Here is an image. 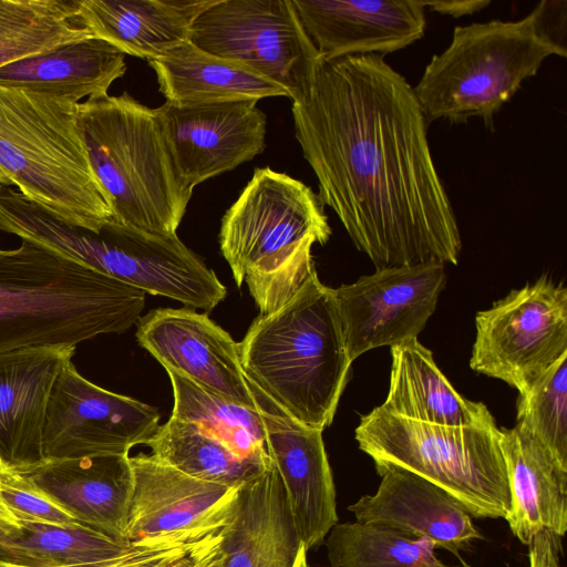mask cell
I'll return each mask as SVG.
<instances>
[{
	"label": "cell",
	"mask_w": 567,
	"mask_h": 567,
	"mask_svg": "<svg viewBox=\"0 0 567 567\" xmlns=\"http://www.w3.org/2000/svg\"><path fill=\"white\" fill-rule=\"evenodd\" d=\"M291 111L320 204L375 269L458 262L460 228L429 123L411 84L383 56L322 61Z\"/></svg>",
	"instance_id": "obj_1"
},
{
	"label": "cell",
	"mask_w": 567,
	"mask_h": 567,
	"mask_svg": "<svg viewBox=\"0 0 567 567\" xmlns=\"http://www.w3.org/2000/svg\"><path fill=\"white\" fill-rule=\"evenodd\" d=\"M146 293L84 264L22 240L0 248V353L31 346H74L122 333Z\"/></svg>",
	"instance_id": "obj_2"
},
{
	"label": "cell",
	"mask_w": 567,
	"mask_h": 567,
	"mask_svg": "<svg viewBox=\"0 0 567 567\" xmlns=\"http://www.w3.org/2000/svg\"><path fill=\"white\" fill-rule=\"evenodd\" d=\"M238 348L249 383L285 414L321 431L332 423L352 362L334 289L315 268L287 302L254 320Z\"/></svg>",
	"instance_id": "obj_3"
},
{
	"label": "cell",
	"mask_w": 567,
	"mask_h": 567,
	"mask_svg": "<svg viewBox=\"0 0 567 567\" xmlns=\"http://www.w3.org/2000/svg\"><path fill=\"white\" fill-rule=\"evenodd\" d=\"M322 207L301 181L264 167L221 218L220 251L261 316L287 302L315 268L311 247L331 235Z\"/></svg>",
	"instance_id": "obj_4"
},
{
	"label": "cell",
	"mask_w": 567,
	"mask_h": 567,
	"mask_svg": "<svg viewBox=\"0 0 567 567\" xmlns=\"http://www.w3.org/2000/svg\"><path fill=\"white\" fill-rule=\"evenodd\" d=\"M78 105L0 84V171L56 219L99 233L113 215L80 134Z\"/></svg>",
	"instance_id": "obj_5"
},
{
	"label": "cell",
	"mask_w": 567,
	"mask_h": 567,
	"mask_svg": "<svg viewBox=\"0 0 567 567\" xmlns=\"http://www.w3.org/2000/svg\"><path fill=\"white\" fill-rule=\"evenodd\" d=\"M78 125L113 220L154 234H176L193 190L182 182L156 109L127 92L80 102Z\"/></svg>",
	"instance_id": "obj_6"
},
{
	"label": "cell",
	"mask_w": 567,
	"mask_h": 567,
	"mask_svg": "<svg viewBox=\"0 0 567 567\" xmlns=\"http://www.w3.org/2000/svg\"><path fill=\"white\" fill-rule=\"evenodd\" d=\"M0 230L84 264L145 293L213 310L226 287L176 234L162 235L114 220L99 233L56 219L20 192L0 205Z\"/></svg>",
	"instance_id": "obj_7"
},
{
	"label": "cell",
	"mask_w": 567,
	"mask_h": 567,
	"mask_svg": "<svg viewBox=\"0 0 567 567\" xmlns=\"http://www.w3.org/2000/svg\"><path fill=\"white\" fill-rule=\"evenodd\" d=\"M551 55L565 58L567 50L545 34L533 11L518 21L458 25L413 90L427 123L464 124L481 117L492 125L494 115Z\"/></svg>",
	"instance_id": "obj_8"
},
{
	"label": "cell",
	"mask_w": 567,
	"mask_h": 567,
	"mask_svg": "<svg viewBox=\"0 0 567 567\" xmlns=\"http://www.w3.org/2000/svg\"><path fill=\"white\" fill-rule=\"evenodd\" d=\"M354 437L377 473L396 466L420 475L450 494L473 518H505L511 509L496 424H430L377 406L360 417Z\"/></svg>",
	"instance_id": "obj_9"
},
{
	"label": "cell",
	"mask_w": 567,
	"mask_h": 567,
	"mask_svg": "<svg viewBox=\"0 0 567 567\" xmlns=\"http://www.w3.org/2000/svg\"><path fill=\"white\" fill-rule=\"evenodd\" d=\"M188 41L274 81L292 102L308 93L322 63L292 0H216L193 22Z\"/></svg>",
	"instance_id": "obj_10"
},
{
	"label": "cell",
	"mask_w": 567,
	"mask_h": 567,
	"mask_svg": "<svg viewBox=\"0 0 567 567\" xmlns=\"http://www.w3.org/2000/svg\"><path fill=\"white\" fill-rule=\"evenodd\" d=\"M470 367L523 394L567 354V288L546 275L475 317Z\"/></svg>",
	"instance_id": "obj_11"
},
{
	"label": "cell",
	"mask_w": 567,
	"mask_h": 567,
	"mask_svg": "<svg viewBox=\"0 0 567 567\" xmlns=\"http://www.w3.org/2000/svg\"><path fill=\"white\" fill-rule=\"evenodd\" d=\"M158 422L157 409L90 382L70 361L48 404L43 458L128 454L154 436Z\"/></svg>",
	"instance_id": "obj_12"
},
{
	"label": "cell",
	"mask_w": 567,
	"mask_h": 567,
	"mask_svg": "<svg viewBox=\"0 0 567 567\" xmlns=\"http://www.w3.org/2000/svg\"><path fill=\"white\" fill-rule=\"evenodd\" d=\"M446 285L445 265L375 269L334 289L351 362L369 350L417 339Z\"/></svg>",
	"instance_id": "obj_13"
},
{
	"label": "cell",
	"mask_w": 567,
	"mask_h": 567,
	"mask_svg": "<svg viewBox=\"0 0 567 567\" xmlns=\"http://www.w3.org/2000/svg\"><path fill=\"white\" fill-rule=\"evenodd\" d=\"M257 102H165L156 109L175 168L188 189L264 152L267 122Z\"/></svg>",
	"instance_id": "obj_14"
},
{
	"label": "cell",
	"mask_w": 567,
	"mask_h": 567,
	"mask_svg": "<svg viewBox=\"0 0 567 567\" xmlns=\"http://www.w3.org/2000/svg\"><path fill=\"white\" fill-rule=\"evenodd\" d=\"M511 509L504 518L527 547L528 567H563L567 532V467L515 425L501 429Z\"/></svg>",
	"instance_id": "obj_15"
},
{
	"label": "cell",
	"mask_w": 567,
	"mask_h": 567,
	"mask_svg": "<svg viewBox=\"0 0 567 567\" xmlns=\"http://www.w3.org/2000/svg\"><path fill=\"white\" fill-rule=\"evenodd\" d=\"M266 447L280 476L293 524L307 551L338 523L337 494L322 432L295 421L251 383Z\"/></svg>",
	"instance_id": "obj_16"
},
{
	"label": "cell",
	"mask_w": 567,
	"mask_h": 567,
	"mask_svg": "<svg viewBox=\"0 0 567 567\" xmlns=\"http://www.w3.org/2000/svg\"><path fill=\"white\" fill-rule=\"evenodd\" d=\"M136 339L165 370L257 410L238 343L206 315L188 308L152 310L138 318Z\"/></svg>",
	"instance_id": "obj_17"
},
{
	"label": "cell",
	"mask_w": 567,
	"mask_h": 567,
	"mask_svg": "<svg viewBox=\"0 0 567 567\" xmlns=\"http://www.w3.org/2000/svg\"><path fill=\"white\" fill-rule=\"evenodd\" d=\"M322 61L384 55L423 38L425 2L292 0Z\"/></svg>",
	"instance_id": "obj_18"
},
{
	"label": "cell",
	"mask_w": 567,
	"mask_h": 567,
	"mask_svg": "<svg viewBox=\"0 0 567 567\" xmlns=\"http://www.w3.org/2000/svg\"><path fill=\"white\" fill-rule=\"evenodd\" d=\"M134 488L127 542L224 525L240 486L202 481L151 455L130 456Z\"/></svg>",
	"instance_id": "obj_19"
},
{
	"label": "cell",
	"mask_w": 567,
	"mask_h": 567,
	"mask_svg": "<svg viewBox=\"0 0 567 567\" xmlns=\"http://www.w3.org/2000/svg\"><path fill=\"white\" fill-rule=\"evenodd\" d=\"M11 467L80 524L127 542L134 488L128 454L43 458Z\"/></svg>",
	"instance_id": "obj_20"
},
{
	"label": "cell",
	"mask_w": 567,
	"mask_h": 567,
	"mask_svg": "<svg viewBox=\"0 0 567 567\" xmlns=\"http://www.w3.org/2000/svg\"><path fill=\"white\" fill-rule=\"evenodd\" d=\"M378 474L381 483L377 492L361 496L348 507L357 522L424 537L435 549H445L456 557L483 539L468 512L437 485L396 466H386Z\"/></svg>",
	"instance_id": "obj_21"
},
{
	"label": "cell",
	"mask_w": 567,
	"mask_h": 567,
	"mask_svg": "<svg viewBox=\"0 0 567 567\" xmlns=\"http://www.w3.org/2000/svg\"><path fill=\"white\" fill-rule=\"evenodd\" d=\"M74 346H31L0 353V457L10 466L43 460L51 393Z\"/></svg>",
	"instance_id": "obj_22"
},
{
	"label": "cell",
	"mask_w": 567,
	"mask_h": 567,
	"mask_svg": "<svg viewBox=\"0 0 567 567\" xmlns=\"http://www.w3.org/2000/svg\"><path fill=\"white\" fill-rule=\"evenodd\" d=\"M221 548L223 567H299L307 549L274 464L239 487Z\"/></svg>",
	"instance_id": "obj_23"
},
{
	"label": "cell",
	"mask_w": 567,
	"mask_h": 567,
	"mask_svg": "<svg viewBox=\"0 0 567 567\" xmlns=\"http://www.w3.org/2000/svg\"><path fill=\"white\" fill-rule=\"evenodd\" d=\"M216 0H78L95 38L125 55L158 59L188 41L193 22Z\"/></svg>",
	"instance_id": "obj_24"
},
{
	"label": "cell",
	"mask_w": 567,
	"mask_h": 567,
	"mask_svg": "<svg viewBox=\"0 0 567 567\" xmlns=\"http://www.w3.org/2000/svg\"><path fill=\"white\" fill-rule=\"evenodd\" d=\"M125 72V54L91 35L1 66L0 84L80 103L109 94Z\"/></svg>",
	"instance_id": "obj_25"
},
{
	"label": "cell",
	"mask_w": 567,
	"mask_h": 567,
	"mask_svg": "<svg viewBox=\"0 0 567 567\" xmlns=\"http://www.w3.org/2000/svg\"><path fill=\"white\" fill-rule=\"evenodd\" d=\"M388 395L383 411L416 422L449 426L496 424L487 406L465 399L439 369L417 339L391 347Z\"/></svg>",
	"instance_id": "obj_26"
},
{
	"label": "cell",
	"mask_w": 567,
	"mask_h": 567,
	"mask_svg": "<svg viewBox=\"0 0 567 567\" xmlns=\"http://www.w3.org/2000/svg\"><path fill=\"white\" fill-rule=\"evenodd\" d=\"M166 102L213 103L286 96L287 91L252 69L208 53L189 41L148 60Z\"/></svg>",
	"instance_id": "obj_27"
},
{
	"label": "cell",
	"mask_w": 567,
	"mask_h": 567,
	"mask_svg": "<svg viewBox=\"0 0 567 567\" xmlns=\"http://www.w3.org/2000/svg\"><path fill=\"white\" fill-rule=\"evenodd\" d=\"M131 542L82 524L11 518L0 513V560L22 567L90 564L123 554Z\"/></svg>",
	"instance_id": "obj_28"
},
{
	"label": "cell",
	"mask_w": 567,
	"mask_h": 567,
	"mask_svg": "<svg viewBox=\"0 0 567 567\" xmlns=\"http://www.w3.org/2000/svg\"><path fill=\"white\" fill-rule=\"evenodd\" d=\"M145 445L154 457L186 475L229 486H241L272 464L240 458L199 425L173 416Z\"/></svg>",
	"instance_id": "obj_29"
},
{
	"label": "cell",
	"mask_w": 567,
	"mask_h": 567,
	"mask_svg": "<svg viewBox=\"0 0 567 567\" xmlns=\"http://www.w3.org/2000/svg\"><path fill=\"white\" fill-rule=\"evenodd\" d=\"M91 35L78 0H0V68Z\"/></svg>",
	"instance_id": "obj_30"
},
{
	"label": "cell",
	"mask_w": 567,
	"mask_h": 567,
	"mask_svg": "<svg viewBox=\"0 0 567 567\" xmlns=\"http://www.w3.org/2000/svg\"><path fill=\"white\" fill-rule=\"evenodd\" d=\"M166 371L174 393L173 417L199 425L240 458L271 462L258 410L206 391L175 371Z\"/></svg>",
	"instance_id": "obj_31"
},
{
	"label": "cell",
	"mask_w": 567,
	"mask_h": 567,
	"mask_svg": "<svg viewBox=\"0 0 567 567\" xmlns=\"http://www.w3.org/2000/svg\"><path fill=\"white\" fill-rule=\"evenodd\" d=\"M323 544L331 567H451L431 540L378 524L337 523Z\"/></svg>",
	"instance_id": "obj_32"
},
{
	"label": "cell",
	"mask_w": 567,
	"mask_h": 567,
	"mask_svg": "<svg viewBox=\"0 0 567 567\" xmlns=\"http://www.w3.org/2000/svg\"><path fill=\"white\" fill-rule=\"evenodd\" d=\"M225 525L175 532L131 542L123 554L102 561L61 567H214L224 559ZM0 567H22L0 560Z\"/></svg>",
	"instance_id": "obj_33"
},
{
	"label": "cell",
	"mask_w": 567,
	"mask_h": 567,
	"mask_svg": "<svg viewBox=\"0 0 567 567\" xmlns=\"http://www.w3.org/2000/svg\"><path fill=\"white\" fill-rule=\"evenodd\" d=\"M516 425L567 467V354L518 394Z\"/></svg>",
	"instance_id": "obj_34"
},
{
	"label": "cell",
	"mask_w": 567,
	"mask_h": 567,
	"mask_svg": "<svg viewBox=\"0 0 567 567\" xmlns=\"http://www.w3.org/2000/svg\"><path fill=\"white\" fill-rule=\"evenodd\" d=\"M0 513L21 520L80 524L8 464L0 468Z\"/></svg>",
	"instance_id": "obj_35"
},
{
	"label": "cell",
	"mask_w": 567,
	"mask_h": 567,
	"mask_svg": "<svg viewBox=\"0 0 567 567\" xmlns=\"http://www.w3.org/2000/svg\"><path fill=\"white\" fill-rule=\"evenodd\" d=\"M566 1H540L533 10L539 27L557 45L566 49Z\"/></svg>",
	"instance_id": "obj_36"
},
{
	"label": "cell",
	"mask_w": 567,
	"mask_h": 567,
	"mask_svg": "<svg viewBox=\"0 0 567 567\" xmlns=\"http://www.w3.org/2000/svg\"><path fill=\"white\" fill-rule=\"evenodd\" d=\"M424 2L425 8H429L431 11H435L445 16H451L453 18L473 14L486 8L491 3V1L483 0H443Z\"/></svg>",
	"instance_id": "obj_37"
},
{
	"label": "cell",
	"mask_w": 567,
	"mask_h": 567,
	"mask_svg": "<svg viewBox=\"0 0 567 567\" xmlns=\"http://www.w3.org/2000/svg\"><path fill=\"white\" fill-rule=\"evenodd\" d=\"M0 185L11 186V182L7 178V176L0 171Z\"/></svg>",
	"instance_id": "obj_38"
},
{
	"label": "cell",
	"mask_w": 567,
	"mask_h": 567,
	"mask_svg": "<svg viewBox=\"0 0 567 567\" xmlns=\"http://www.w3.org/2000/svg\"><path fill=\"white\" fill-rule=\"evenodd\" d=\"M308 553V551H307ZM307 553H305L301 557V560H300V564H299V567H311L308 563V557H307Z\"/></svg>",
	"instance_id": "obj_39"
},
{
	"label": "cell",
	"mask_w": 567,
	"mask_h": 567,
	"mask_svg": "<svg viewBox=\"0 0 567 567\" xmlns=\"http://www.w3.org/2000/svg\"><path fill=\"white\" fill-rule=\"evenodd\" d=\"M451 567H471L470 565L463 563L461 566H451Z\"/></svg>",
	"instance_id": "obj_40"
},
{
	"label": "cell",
	"mask_w": 567,
	"mask_h": 567,
	"mask_svg": "<svg viewBox=\"0 0 567 567\" xmlns=\"http://www.w3.org/2000/svg\"><path fill=\"white\" fill-rule=\"evenodd\" d=\"M224 559H225V557H224ZM224 559H223L219 564H217L216 566H214V567H223V565H224Z\"/></svg>",
	"instance_id": "obj_41"
},
{
	"label": "cell",
	"mask_w": 567,
	"mask_h": 567,
	"mask_svg": "<svg viewBox=\"0 0 567 567\" xmlns=\"http://www.w3.org/2000/svg\"><path fill=\"white\" fill-rule=\"evenodd\" d=\"M6 465V463L2 461V458L0 457V468L3 467Z\"/></svg>",
	"instance_id": "obj_42"
}]
</instances>
